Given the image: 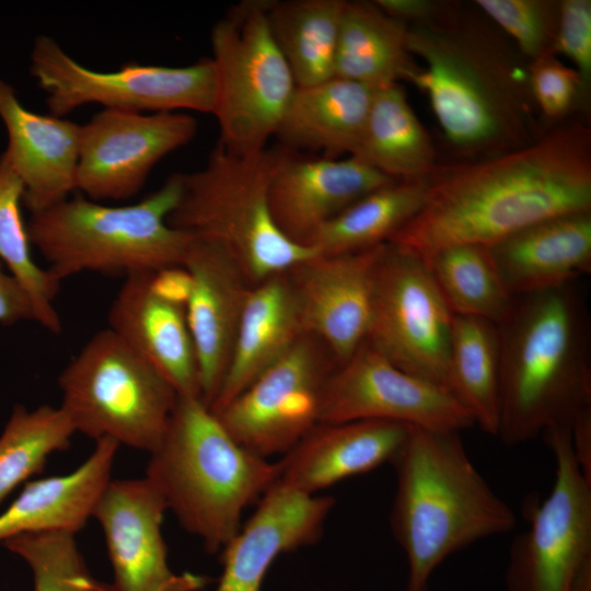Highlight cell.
<instances>
[{
    "label": "cell",
    "instance_id": "obj_25",
    "mask_svg": "<svg viewBox=\"0 0 591 591\" xmlns=\"http://www.w3.org/2000/svg\"><path fill=\"white\" fill-rule=\"evenodd\" d=\"M305 333L287 271L251 287L228 370L209 406L217 412L282 358Z\"/></svg>",
    "mask_w": 591,
    "mask_h": 591
},
{
    "label": "cell",
    "instance_id": "obj_6",
    "mask_svg": "<svg viewBox=\"0 0 591 591\" xmlns=\"http://www.w3.org/2000/svg\"><path fill=\"white\" fill-rule=\"evenodd\" d=\"M281 147L240 153L218 142L206 164L182 174L173 228L219 244L251 286L317 254L289 240L276 224L269 187Z\"/></svg>",
    "mask_w": 591,
    "mask_h": 591
},
{
    "label": "cell",
    "instance_id": "obj_12",
    "mask_svg": "<svg viewBox=\"0 0 591 591\" xmlns=\"http://www.w3.org/2000/svg\"><path fill=\"white\" fill-rule=\"evenodd\" d=\"M556 462L548 496L530 511L528 530L511 544L508 591H570L591 561V478L580 466L571 433H545Z\"/></svg>",
    "mask_w": 591,
    "mask_h": 591
},
{
    "label": "cell",
    "instance_id": "obj_5",
    "mask_svg": "<svg viewBox=\"0 0 591 591\" xmlns=\"http://www.w3.org/2000/svg\"><path fill=\"white\" fill-rule=\"evenodd\" d=\"M181 194L177 173L132 205L68 197L31 213L28 237L60 281L83 271L128 276L182 266L193 235L167 222Z\"/></svg>",
    "mask_w": 591,
    "mask_h": 591
},
{
    "label": "cell",
    "instance_id": "obj_41",
    "mask_svg": "<svg viewBox=\"0 0 591 591\" xmlns=\"http://www.w3.org/2000/svg\"><path fill=\"white\" fill-rule=\"evenodd\" d=\"M374 3L387 15L402 22L430 23L438 5L428 0H376Z\"/></svg>",
    "mask_w": 591,
    "mask_h": 591
},
{
    "label": "cell",
    "instance_id": "obj_17",
    "mask_svg": "<svg viewBox=\"0 0 591 591\" xmlns=\"http://www.w3.org/2000/svg\"><path fill=\"white\" fill-rule=\"evenodd\" d=\"M182 267L192 280L186 318L195 345L201 398H216L231 359L251 285L217 243L193 236Z\"/></svg>",
    "mask_w": 591,
    "mask_h": 591
},
{
    "label": "cell",
    "instance_id": "obj_39",
    "mask_svg": "<svg viewBox=\"0 0 591 591\" xmlns=\"http://www.w3.org/2000/svg\"><path fill=\"white\" fill-rule=\"evenodd\" d=\"M554 54H561L575 65L582 83L591 78V1L559 2Z\"/></svg>",
    "mask_w": 591,
    "mask_h": 591
},
{
    "label": "cell",
    "instance_id": "obj_43",
    "mask_svg": "<svg viewBox=\"0 0 591 591\" xmlns=\"http://www.w3.org/2000/svg\"><path fill=\"white\" fill-rule=\"evenodd\" d=\"M570 591H591V561L580 570Z\"/></svg>",
    "mask_w": 591,
    "mask_h": 591
},
{
    "label": "cell",
    "instance_id": "obj_27",
    "mask_svg": "<svg viewBox=\"0 0 591 591\" xmlns=\"http://www.w3.org/2000/svg\"><path fill=\"white\" fill-rule=\"evenodd\" d=\"M374 90L339 77L297 86L275 136L282 147L322 152L325 158L356 151Z\"/></svg>",
    "mask_w": 591,
    "mask_h": 591
},
{
    "label": "cell",
    "instance_id": "obj_34",
    "mask_svg": "<svg viewBox=\"0 0 591 591\" xmlns=\"http://www.w3.org/2000/svg\"><path fill=\"white\" fill-rule=\"evenodd\" d=\"M23 185L5 159L0 155V262L27 293L34 321L53 334L62 329L55 299L61 281L39 267L31 253V241L21 215Z\"/></svg>",
    "mask_w": 591,
    "mask_h": 591
},
{
    "label": "cell",
    "instance_id": "obj_9",
    "mask_svg": "<svg viewBox=\"0 0 591 591\" xmlns=\"http://www.w3.org/2000/svg\"><path fill=\"white\" fill-rule=\"evenodd\" d=\"M267 3H236L211 31L219 142L240 153L266 148L297 89L271 34Z\"/></svg>",
    "mask_w": 591,
    "mask_h": 591
},
{
    "label": "cell",
    "instance_id": "obj_21",
    "mask_svg": "<svg viewBox=\"0 0 591 591\" xmlns=\"http://www.w3.org/2000/svg\"><path fill=\"white\" fill-rule=\"evenodd\" d=\"M107 322V328L153 366L178 396L201 398L199 366L186 306L157 289L153 273L126 276L112 301Z\"/></svg>",
    "mask_w": 591,
    "mask_h": 591
},
{
    "label": "cell",
    "instance_id": "obj_38",
    "mask_svg": "<svg viewBox=\"0 0 591 591\" xmlns=\"http://www.w3.org/2000/svg\"><path fill=\"white\" fill-rule=\"evenodd\" d=\"M528 84L533 102L549 119L566 115L587 91L579 73L563 65L555 54L532 61Z\"/></svg>",
    "mask_w": 591,
    "mask_h": 591
},
{
    "label": "cell",
    "instance_id": "obj_16",
    "mask_svg": "<svg viewBox=\"0 0 591 591\" xmlns=\"http://www.w3.org/2000/svg\"><path fill=\"white\" fill-rule=\"evenodd\" d=\"M385 244L355 253H317L287 270L305 333L317 338L338 364L367 338Z\"/></svg>",
    "mask_w": 591,
    "mask_h": 591
},
{
    "label": "cell",
    "instance_id": "obj_28",
    "mask_svg": "<svg viewBox=\"0 0 591 591\" xmlns=\"http://www.w3.org/2000/svg\"><path fill=\"white\" fill-rule=\"evenodd\" d=\"M414 65L406 23L391 18L374 2L345 1L335 77L376 90L403 79Z\"/></svg>",
    "mask_w": 591,
    "mask_h": 591
},
{
    "label": "cell",
    "instance_id": "obj_24",
    "mask_svg": "<svg viewBox=\"0 0 591 591\" xmlns=\"http://www.w3.org/2000/svg\"><path fill=\"white\" fill-rule=\"evenodd\" d=\"M489 248L513 297L572 283L591 270V211L540 221Z\"/></svg>",
    "mask_w": 591,
    "mask_h": 591
},
{
    "label": "cell",
    "instance_id": "obj_1",
    "mask_svg": "<svg viewBox=\"0 0 591 591\" xmlns=\"http://www.w3.org/2000/svg\"><path fill=\"white\" fill-rule=\"evenodd\" d=\"M581 211H591V134L575 124L486 160L437 165L421 208L389 243L421 256L455 244L491 247Z\"/></svg>",
    "mask_w": 591,
    "mask_h": 591
},
{
    "label": "cell",
    "instance_id": "obj_8",
    "mask_svg": "<svg viewBox=\"0 0 591 591\" xmlns=\"http://www.w3.org/2000/svg\"><path fill=\"white\" fill-rule=\"evenodd\" d=\"M76 432L151 453L177 401L167 380L109 328L95 333L58 378Z\"/></svg>",
    "mask_w": 591,
    "mask_h": 591
},
{
    "label": "cell",
    "instance_id": "obj_3",
    "mask_svg": "<svg viewBox=\"0 0 591 591\" xmlns=\"http://www.w3.org/2000/svg\"><path fill=\"white\" fill-rule=\"evenodd\" d=\"M391 463L390 525L407 558L405 591H427L449 556L514 529V512L471 461L459 431L409 427Z\"/></svg>",
    "mask_w": 591,
    "mask_h": 591
},
{
    "label": "cell",
    "instance_id": "obj_36",
    "mask_svg": "<svg viewBox=\"0 0 591 591\" xmlns=\"http://www.w3.org/2000/svg\"><path fill=\"white\" fill-rule=\"evenodd\" d=\"M21 557L33 575L34 591H114L94 578L78 548L74 534L25 533L2 543Z\"/></svg>",
    "mask_w": 591,
    "mask_h": 591
},
{
    "label": "cell",
    "instance_id": "obj_10",
    "mask_svg": "<svg viewBox=\"0 0 591 591\" xmlns=\"http://www.w3.org/2000/svg\"><path fill=\"white\" fill-rule=\"evenodd\" d=\"M31 73L46 94L50 115L65 117L80 106L138 113H213L216 71L211 58L184 67L128 62L96 71L78 62L51 37L39 35L31 53Z\"/></svg>",
    "mask_w": 591,
    "mask_h": 591
},
{
    "label": "cell",
    "instance_id": "obj_35",
    "mask_svg": "<svg viewBox=\"0 0 591 591\" xmlns=\"http://www.w3.org/2000/svg\"><path fill=\"white\" fill-rule=\"evenodd\" d=\"M76 430L59 407L28 410L15 405L0 434V503L23 482L39 473L47 459L66 450Z\"/></svg>",
    "mask_w": 591,
    "mask_h": 591
},
{
    "label": "cell",
    "instance_id": "obj_30",
    "mask_svg": "<svg viewBox=\"0 0 591 591\" xmlns=\"http://www.w3.org/2000/svg\"><path fill=\"white\" fill-rule=\"evenodd\" d=\"M344 4L343 0H268V24L297 86L335 77Z\"/></svg>",
    "mask_w": 591,
    "mask_h": 591
},
{
    "label": "cell",
    "instance_id": "obj_15",
    "mask_svg": "<svg viewBox=\"0 0 591 591\" xmlns=\"http://www.w3.org/2000/svg\"><path fill=\"white\" fill-rule=\"evenodd\" d=\"M182 112L138 113L103 108L81 125L76 189L94 200L136 195L153 166L196 135Z\"/></svg>",
    "mask_w": 591,
    "mask_h": 591
},
{
    "label": "cell",
    "instance_id": "obj_40",
    "mask_svg": "<svg viewBox=\"0 0 591 591\" xmlns=\"http://www.w3.org/2000/svg\"><path fill=\"white\" fill-rule=\"evenodd\" d=\"M34 321L31 300L18 280L3 269L0 262V324L12 325Z\"/></svg>",
    "mask_w": 591,
    "mask_h": 591
},
{
    "label": "cell",
    "instance_id": "obj_37",
    "mask_svg": "<svg viewBox=\"0 0 591 591\" xmlns=\"http://www.w3.org/2000/svg\"><path fill=\"white\" fill-rule=\"evenodd\" d=\"M476 5L532 61L554 54L559 3L542 0H477Z\"/></svg>",
    "mask_w": 591,
    "mask_h": 591
},
{
    "label": "cell",
    "instance_id": "obj_7",
    "mask_svg": "<svg viewBox=\"0 0 591 591\" xmlns=\"http://www.w3.org/2000/svg\"><path fill=\"white\" fill-rule=\"evenodd\" d=\"M408 50L424 66L415 63L403 79L427 93L453 146L503 153L535 140L523 82L477 44L443 25L422 23L408 28Z\"/></svg>",
    "mask_w": 591,
    "mask_h": 591
},
{
    "label": "cell",
    "instance_id": "obj_13",
    "mask_svg": "<svg viewBox=\"0 0 591 591\" xmlns=\"http://www.w3.org/2000/svg\"><path fill=\"white\" fill-rule=\"evenodd\" d=\"M337 366L317 338L304 334L242 393L212 413L254 454L266 459L287 453L318 424L324 385Z\"/></svg>",
    "mask_w": 591,
    "mask_h": 591
},
{
    "label": "cell",
    "instance_id": "obj_29",
    "mask_svg": "<svg viewBox=\"0 0 591 591\" xmlns=\"http://www.w3.org/2000/svg\"><path fill=\"white\" fill-rule=\"evenodd\" d=\"M349 157L393 181L429 178L438 165L430 137L397 83L374 90L361 140Z\"/></svg>",
    "mask_w": 591,
    "mask_h": 591
},
{
    "label": "cell",
    "instance_id": "obj_33",
    "mask_svg": "<svg viewBox=\"0 0 591 591\" xmlns=\"http://www.w3.org/2000/svg\"><path fill=\"white\" fill-rule=\"evenodd\" d=\"M422 257L454 315L498 324L508 313L514 297L506 286L489 247L455 244Z\"/></svg>",
    "mask_w": 591,
    "mask_h": 591
},
{
    "label": "cell",
    "instance_id": "obj_19",
    "mask_svg": "<svg viewBox=\"0 0 591 591\" xmlns=\"http://www.w3.org/2000/svg\"><path fill=\"white\" fill-rule=\"evenodd\" d=\"M334 498L302 493L277 479L239 532L223 547L216 591H260L275 559L320 540Z\"/></svg>",
    "mask_w": 591,
    "mask_h": 591
},
{
    "label": "cell",
    "instance_id": "obj_31",
    "mask_svg": "<svg viewBox=\"0 0 591 591\" xmlns=\"http://www.w3.org/2000/svg\"><path fill=\"white\" fill-rule=\"evenodd\" d=\"M428 179L394 181L369 193L325 223L308 246L337 255L387 243L421 208Z\"/></svg>",
    "mask_w": 591,
    "mask_h": 591
},
{
    "label": "cell",
    "instance_id": "obj_20",
    "mask_svg": "<svg viewBox=\"0 0 591 591\" xmlns=\"http://www.w3.org/2000/svg\"><path fill=\"white\" fill-rule=\"evenodd\" d=\"M166 503L144 476L111 479L92 517L103 530L114 591H160L174 576L162 535Z\"/></svg>",
    "mask_w": 591,
    "mask_h": 591
},
{
    "label": "cell",
    "instance_id": "obj_32",
    "mask_svg": "<svg viewBox=\"0 0 591 591\" xmlns=\"http://www.w3.org/2000/svg\"><path fill=\"white\" fill-rule=\"evenodd\" d=\"M451 391L482 430L499 427L500 344L490 321L453 316L450 343Z\"/></svg>",
    "mask_w": 591,
    "mask_h": 591
},
{
    "label": "cell",
    "instance_id": "obj_4",
    "mask_svg": "<svg viewBox=\"0 0 591 591\" xmlns=\"http://www.w3.org/2000/svg\"><path fill=\"white\" fill-rule=\"evenodd\" d=\"M279 464L241 445L200 397L178 396L146 477L207 552L239 532L244 509L278 479Z\"/></svg>",
    "mask_w": 591,
    "mask_h": 591
},
{
    "label": "cell",
    "instance_id": "obj_42",
    "mask_svg": "<svg viewBox=\"0 0 591 591\" xmlns=\"http://www.w3.org/2000/svg\"><path fill=\"white\" fill-rule=\"evenodd\" d=\"M207 581L206 577L188 572L175 575L160 591H198Z\"/></svg>",
    "mask_w": 591,
    "mask_h": 591
},
{
    "label": "cell",
    "instance_id": "obj_14",
    "mask_svg": "<svg viewBox=\"0 0 591 591\" xmlns=\"http://www.w3.org/2000/svg\"><path fill=\"white\" fill-rule=\"evenodd\" d=\"M357 420L459 432L474 426L453 394L398 368L368 340L331 373L318 413V424Z\"/></svg>",
    "mask_w": 591,
    "mask_h": 591
},
{
    "label": "cell",
    "instance_id": "obj_2",
    "mask_svg": "<svg viewBox=\"0 0 591 591\" xmlns=\"http://www.w3.org/2000/svg\"><path fill=\"white\" fill-rule=\"evenodd\" d=\"M496 325L500 344L496 437L511 447L552 430L572 434L591 417L590 327L573 282L514 296Z\"/></svg>",
    "mask_w": 591,
    "mask_h": 591
},
{
    "label": "cell",
    "instance_id": "obj_11",
    "mask_svg": "<svg viewBox=\"0 0 591 591\" xmlns=\"http://www.w3.org/2000/svg\"><path fill=\"white\" fill-rule=\"evenodd\" d=\"M453 316L424 257L387 242L376 267L366 340L398 368L452 394Z\"/></svg>",
    "mask_w": 591,
    "mask_h": 591
},
{
    "label": "cell",
    "instance_id": "obj_23",
    "mask_svg": "<svg viewBox=\"0 0 591 591\" xmlns=\"http://www.w3.org/2000/svg\"><path fill=\"white\" fill-rule=\"evenodd\" d=\"M408 430L406 425L382 420L320 422L278 462V479L315 495L347 477L391 463Z\"/></svg>",
    "mask_w": 591,
    "mask_h": 591
},
{
    "label": "cell",
    "instance_id": "obj_26",
    "mask_svg": "<svg viewBox=\"0 0 591 591\" xmlns=\"http://www.w3.org/2000/svg\"><path fill=\"white\" fill-rule=\"evenodd\" d=\"M118 448L112 439H100L88 459L72 472L27 482L0 513V542L25 533L80 531L92 518L111 480Z\"/></svg>",
    "mask_w": 591,
    "mask_h": 591
},
{
    "label": "cell",
    "instance_id": "obj_22",
    "mask_svg": "<svg viewBox=\"0 0 591 591\" xmlns=\"http://www.w3.org/2000/svg\"><path fill=\"white\" fill-rule=\"evenodd\" d=\"M0 118L8 132L2 154L23 185V202L31 213L68 198L76 189L81 125L27 109L2 79Z\"/></svg>",
    "mask_w": 591,
    "mask_h": 591
},
{
    "label": "cell",
    "instance_id": "obj_18",
    "mask_svg": "<svg viewBox=\"0 0 591 591\" xmlns=\"http://www.w3.org/2000/svg\"><path fill=\"white\" fill-rule=\"evenodd\" d=\"M394 182L348 157H301L281 147L269 187L274 220L292 242L308 246L329 220L369 193Z\"/></svg>",
    "mask_w": 591,
    "mask_h": 591
}]
</instances>
